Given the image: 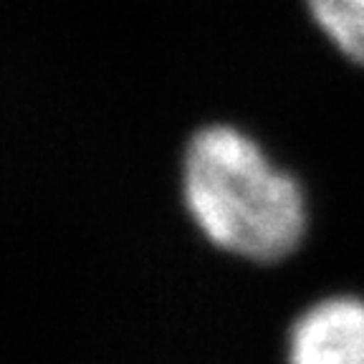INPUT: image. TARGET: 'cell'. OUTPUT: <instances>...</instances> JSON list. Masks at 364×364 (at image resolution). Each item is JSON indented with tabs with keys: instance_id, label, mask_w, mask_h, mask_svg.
Listing matches in <instances>:
<instances>
[{
	"instance_id": "obj_1",
	"label": "cell",
	"mask_w": 364,
	"mask_h": 364,
	"mask_svg": "<svg viewBox=\"0 0 364 364\" xmlns=\"http://www.w3.org/2000/svg\"><path fill=\"white\" fill-rule=\"evenodd\" d=\"M182 195L205 238L245 261H284L306 230L299 182L233 127L195 132L182 162Z\"/></svg>"
},
{
	"instance_id": "obj_2",
	"label": "cell",
	"mask_w": 364,
	"mask_h": 364,
	"mask_svg": "<svg viewBox=\"0 0 364 364\" xmlns=\"http://www.w3.org/2000/svg\"><path fill=\"white\" fill-rule=\"evenodd\" d=\"M289 364H364V299L314 304L289 331Z\"/></svg>"
},
{
	"instance_id": "obj_3",
	"label": "cell",
	"mask_w": 364,
	"mask_h": 364,
	"mask_svg": "<svg viewBox=\"0 0 364 364\" xmlns=\"http://www.w3.org/2000/svg\"><path fill=\"white\" fill-rule=\"evenodd\" d=\"M306 6L336 51L364 66V0H306Z\"/></svg>"
}]
</instances>
